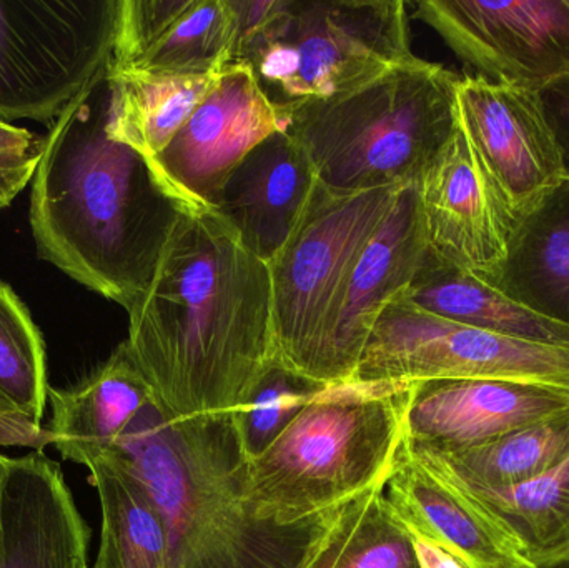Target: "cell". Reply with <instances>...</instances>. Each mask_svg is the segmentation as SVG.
<instances>
[{
    "mask_svg": "<svg viewBox=\"0 0 569 568\" xmlns=\"http://www.w3.org/2000/svg\"><path fill=\"white\" fill-rule=\"evenodd\" d=\"M127 350L170 419L240 412L277 363L269 266L217 212H182Z\"/></svg>",
    "mask_w": 569,
    "mask_h": 568,
    "instance_id": "obj_1",
    "label": "cell"
},
{
    "mask_svg": "<svg viewBox=\"0 0 569 568\" xmlns=\"http://www.w3.org/2000/svg\"><path fill=\"white\" fill-rule=\"evenodd\" d=\"M109 110L107 69L46 137L30 226L40 259L129 312L149 289L183 210L149 162L109 136Z\"/></svg>",
    "mask_w": 569,
    "mask_h": 568,
    "instance_id": "obj_2",
    "label": "cell"
},
{
    "mask_svg": "<svg viewBox=\"0 0 569 568\" xmlns=\"http://www.w3.org/2000/svg\"><path fill=\"white\" fill-rule=\"evenodd\" d=\"M103 457L162 514L173 568H303L337 510L295 526L259 517L236 412L170 419L150 403Z\"/></svg>",
    "mask_w": 569,
    "mask_h": 568,
    "instance_id": "obj_3",
    "label": "cell"
},
{
    "mask_svg": "<svg viewBox=\"0 0 569 568\" xmlns=\"http://www.w3.org/2000/svg\"><path fill=\"white\" fill-rule=\"evenodd\" d=\"M410 382L321 387L260 456L247 496L262 519L295 526L385 486L405 442Z\"/></svg>",
    "mask_w": 569,
    "mask_h": 568,
    "instance_id": "obj_4",
    "label": "cell"
},
{
    "mask_svg": "<svg viewBox=\"0 0 569 568\" xmlns=\"http://www.w3.org/2000/svg\"><path fill=\"white\" fill-rule=\"evenodd\" d=\"M458 80L415 56L353 92L277 102L280 130L305 150L328 189L417 183L457 129Z\"/></svg>",
    "mask_w": 569,
    "mask_h": 568,
    "instance_id": "obj_5",
    "label": "cell"
},
{
    "mask_svg": "<svg viewBox=\"0 0 569 568\" xmlns=\"http://www.w3.org/2000/svg\"><path fill=\"white\" fill-rule=\"evenodd\" d=\"M401 0H283L243 62L276 102L353 92L413 59Z\"/></svg>",
    "mask_w": 569,
    "mask_h": 568,
    "instance_id": "obj_6",
    "label": "cell"
},
{
    "mask_svg": "<svg viewBox=\"0 0 569 568\" xmlns=\"http://www.w3.org/2000/svg\"><path fill=\"white\" fill-rule=\"evenodd\" d=\"M407 186L343 192L317 183L293 236L269 263L280 369L315 383L338 293Z\"/></svg>",
    "mask_w": 569,
    "mask_h": 568,
    "instance_id": "obj_7",
    "label": "cell"
},
{
    "mask_svg": "<svg viewBox=\"0 0 569 568\" xmlns=\"http://www.w3.org/2000/svg\"><path fill=\"white\" fill-rule=\"evenodd\" d=\"M120 0H0V120L56 122L109 69Z\"/></svg>",
    "mask_w": 569,
    "mask_h": 568,
    "instance_id": "obj_8",
    "label": "cell"
},
{
    "mask_svg": "<svg viewBox=\"0 0 569 568\" xmlns=\"http://www.w3.org/2000/svg\"><path fill=\"white\" fill-rule=\"evenodd\" d=\"M518 380L569 389V347L525 342L475 329L398 297L368 337L353 380Z\"/></svg>",
    "mask_w": 569,
    "mask_h": 568,
    "instance_id": "obj_9",
    "label": "cell"
},
{
    "mask_svg": "<svg viewBox=\"0 0 569 568\" xmlns=\"http://www.w3.org/2000/svg\"><path fill=\"white\" fill-rule=\"evenodd\" d=\"M279 130L277 102L252 66L232 62L149 166L163 192L183 212H216L233 170Z\"/></svg>",
    "mask_w": 569,
    "mask_h": 568,
    "instance_id": "obj_10",
    "label": "cell"
},
{
    "mask_svg": "<svg viewBox=\"0 0 569 568\" xmlns=\"http://www.w3.org/2000/svg\"><path fill=\"white\" fill-rule=\"evenodd\" d=\"M417 17L490 82L541 92L569 73V0H423Z\"/></svg>",
    "mask_w": 569,
    "mask_h": 568,
    "instance_id": "obj_11",
    "label": "cell"
},
{
    "mask_svg": "<svg viewBox=\"0 0 569 568\" xmlns=\"http://www.w3.org/2000/svg\"><path fill=\"white\" fill-rule=\"evenodd\" d=\"M457 117L518 222L568 179L540 92L460 77Z\"/></svg>",
    "mask_w": 569,
    "mask_h": 568,
    "instance_id": "obj_12",
    "label": "cell"
},
{
    "mask_svg": "<svg viewBox=\"0 0 569 568\" xmlns=\"http://www.w3.org/2000/svg\"><path fill=\"white\" fill-rule=\"evenodd\" d=\"M428 250L478 279L503 266L518 220L458 123L417 182Z\"/></svg>",
    "mask_w": 569,
    "mask_h": 568,
    "instance_id": "obj_13",
    "label": "cell"
},
{
    "mask_svg": "<svg viewBox=\"0 0 569 568\" xmlns=\"http://www.w3.org/2000/svg\"><path fill=\"white\" fill-rule=\"evenodd\" d=\"M427 253L417 183H410L361 250L338 293L318 353L317 386L353 380L375 322L388 303L407 292Z\"/></svg>",
    "mask_w": 569,
    "mask_h": 568,
    "instance_id": "obj_14",
    "label": "cell"
},
{
    "mask_svg": "<svg viewBox=\"0 0 569 568\" xmlns=\"http://www.w3.org/2000/svg\"><path fill=\"white\" fill-rule=\"evenodd\" d=\"M569 410V389L518 380H428L415 383L405 423L413 450L455 452Z\"/></svg>",
    "mask_w": 569,
    "mask_h": 568,
    "instance_id": "obj_15",
    "label": "cell"
},
{
    "mask_svg": "<svg viewBox=\"0 0 569 568\" xmlns=\"http://www.w3.org/2000/svg\"><path fill=\"white\" fill-rule=\"evenodd\" d=\"M90 529L59 464L10 459L0 507V568H90Z\"/></svg>",
    "mask_w": 569,
    "mask_h": 568,
    "instance_id": "obj_16",
    "label": "cell"
},
{
    "mask_svg": "<svg viewBox=\"0 0 569 568\" xmlns=\"http://www.w3.org/2000/svg\"><path fill=\"white\" fill-rule=\"evenodd\" d=\"M317 183L305 150L279 130L233 170L216 212L269 266L293 236Z\"/></svg>",
    "mask_w": 569,
    "mask_h": 568,
    "instance_id": "obj_17",
    "label": "cell"
},
{
    "mask_svg": "<svg viewBox=\"0 0 569 568\" xmlns=\"http://www.w3.org/2000/svg\"><path fill=\"white\" fill-rule=\"evenodd\" d=\"M385 499L410 536L457 557L467 568H533L503 530L401 446Z\"/></svg>",
    "mask_w": 569,
    "mask_h": 568,
    "instance_id": "obj_18",
    "label": "cell"
},
{
    "mask_svg": "<svg viewBox=\"0 0 569 568\" xmlns=\"http://www.w3.org/2000/svg\"><path fill=\"white\" fill-rule=\"evenodd\" d=\"M49 400L52 446L63 459L87 467L112 450L156 397L126 343H120L82 382L69 389L50 387Z\"/></svg>",
    "mask_w": 569,
    "mask_h": 568,
    "instance_id": "obj_19",
    "label": "cell"
},
{
    "mask_svg": "<svg viewBox=\"0 0 569 568\" xmlns=\"http://www.w3.org/2000/svg\"><path fill=\"white\" fill-rule=\"evenodd\" d=\"M495 289L569 327V179L518 222Z\"/></svg>",
    "mask_w": 569,
    "mask_h": 568,
    "instance_id": "obj_20",
    "label": "cell"
},
{
    "mask_svg": "<svg viewBox=\"0 0 569 568\" xmlns=\"http://www.w3.org/2000/svg\"><path fill=\"white\" fill-rule=\"evenodd\" d=\"M403 299L427 312L510 339L569 347V327L505 296L428 250Z\"/></svg>",
    "mask_w": 569,
    "mask_h": 568,
    "instance_id": "obj_21",
    "label": "cell"
},
{
    "mask_svg": "<svg viewBox=\"0 0 569 568\" xmlns=\"http://www.w3.org/2000/svg\"><path fill=\"white\" fill-rule=\"evenodd\" d=\"M407 446V444H405ZM418 464L440 479L481 490H505L548 472L569 456V410L455 452L413 450Z\"/></svg>",
    "mask_w": 569,
    "mask_h": 568,
    "instance_id": "obj_22",
    "label": "cell"
},
{
    "mask_svg": "<svg viewBox=\"0 0 569 568\" xmlns=\"http://www.w3.org/2000/svg\"><path fill=\"white\" fill-rule=\"evenodd\" d=\"M220 73L157 76L109 67V136L150 162L212 92Z\"/></svg>",
    "mask_w": 569,
    "mask_h": 568,
    "instance_id": "obj_23",
    "label": "cell"
},
{
    "mask_svg": "<svg viewBox=\"0 0 569 568\" xmlns=\"http://www.w3.org/2000/svg\"><path fill=\"white\" fill-rule=\"evenodd\" d=\"M46 346L26 303L0 280V447L47 446Z\"/></svg>",
    "mask_w": 569,
    "mask_h": 568,
    "instance_id": "obj_24",
    "label": "cell"
},
{
    "mask_svg": "<svg viewBox=\"0 0 569 568\" xmlns=\"http://www.w3.org/2000/svg\"><path fill=\"white\" fill-rule=\"evenodd\" d=\"M87 469L102 509L96 564L106 568H173L169 529L142 484L110 457H100Z\"/></svg>",
    "mask_w": 569,
    "mask_h": 568,
    "instance_id": "obj_25",
    "label": "cell"
},
{
    "mask_svg": "<svg viewBox=\"0 0 569 568\" xmlns=\"http://www.w3.org/2000/svg\"><path fill=\"white\" fill-rule=\"evenodd\" d=\"M443 482L497 524L531 562L568 549L569 456L548 472L510 489L481 490Z\"/></svg>",
    "mask_w": 569,
    "mask_h": 568,
    "instance_id": "obj_26",
    "label": "cell"
},
{
    "mask_svg": "<svg viewBox=\"0 0 569 568\" xmlns=\"http://www.w3.org/2000/svg\"><path fill=\"white\" fill-rule=\"evenodd\" d=\"M303 568H420L410 534L375 487L335 510Z\"/></svg>",
    "mask_w": 569,
    "mask_h": 568,
    "instance_id": "obj_27",
    "label": "cell"
},
{
    "mask_svg": "<svg viewBox=\"0 0 569 568\" xmlns=\"http://www.w3.org/2000/svg\"><path fill=\"white\" fill-rule=\"evenodd\" d=\"M239 19L232 0H193L146 52L123 69L157 76H207L236 60ZM112 69V67H110Z\"/></svg>",
    "mask_w": 569,
    "mask_h": 568,
    "instance_id": "obj_28",
    "label": "cell"
},
{
    "mask_svg": "<svg viewBox=\"0 0 569 568\" xmlns=\"http://www.w3.org/2000/svg\"><path fill=\"white\" fill-rule=\"evenodd\" d=\"M320 389V386L276 367L253 393L252 400L236 412L237 429L247 459L260 456Z\"/></svg>",
    "mask_w": 569,
    "mask_h": 568,
    "instance_id": "obj_29",
    "label": "cell"
},
{
    "mask_svg": "<svg viewBox=\"0 0 569 568\" xmlns=\"http://www.w3.org/2000/svg\"><path fill=\"white\" fill-rule=\"evenodd\" d=\"M43 149L46 137L0 120V209L32 182Z\"/></svg>",
    "mask_w": 569,
    "mask_h": 568,
    "instance_id": "obj_30",
    "label": "cell"
},
{
    "mask_svg": "<svg viewBox=\"0 0 569 568\" xmlns=\"http://www.w3.org/2000/svg\"><path fill=\"white\" fill-rule=\"evenodd\" d=\"M540 96L548 122L560 143L569 179V73L545 87Z\"/></svg>",
    "mask_w": 569,
    "mask_h": 568,
    "instance_id": "obj_31",
    "label": "cell"
},
{
    "mask_svg": "<svg viewBox=\"0 0 569 568\" xmlns=\"http://www.w3.org/2000/svg\"><path fill=\"white\" fill-rule=\"evenodd\" d=\"M411 537L413 542L415 556H417L420 568H467L457 557L451 556L447 550L420 537Z\"/></svg>",
    "mask_w": 569,
    "mask_h": 568,
    "instance_id": "obj_32",
    "label": "cell"
},
{
    "mask_svg": "<svg viewBox=\"0 0 569 568\" xmlns=\"http://www.w3.org/2000/svg\"><path fill=\"white\" fill-rule=\"evenodd\" d=\"M533 568H569V547L553 556L533 562Z\"/></svg>",
    "mask_w": 569,
    "mask_h": 568,
    "instance_id": "obj_33",
    "label": "cell"
},
{
    "mask_svg": "<svg viewBox=\"0 0 569 568\" xmlns=\"http://www.w3.org/2000/svg\"><path fill=\"white\" fill-rule=\"evenodd\" d=\"M10 457L0 454V507H2L3 486H6L7 472H9Z\"/></svg>",
    "mask_w": 569,
    "mask_h": 568,
    "instance_id": "obj_34",
    "label": "cell"
},
{
    "mask_svg": "<svg viewBox=\"0 0 569 568\" xmlns=\"http://www.w3.org/2000/svg\"><path fill=\"white\" fill-rule=\"evenodd\" d=\"M92 568H106V567L99 566V564H93Z\"/></svg>",
    "mask_w": 569,
    "mask_h": 568,
    "instance_id": "obj_35",
    "label": "cell"
}]
</instances>
